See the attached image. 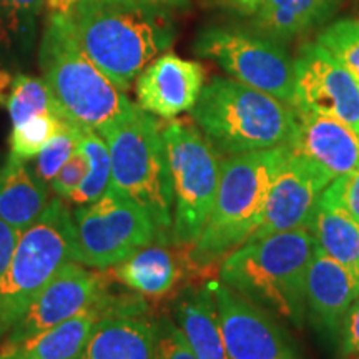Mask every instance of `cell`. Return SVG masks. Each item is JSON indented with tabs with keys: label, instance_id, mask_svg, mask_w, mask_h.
Listing matches in <instances>:
<instances>
[{
	"label": "cell",
	"instance_id": "4dcf8cb0",
	"mask_svg": "<svg viewBox=\"0 0 359 359\" xmlns=\"http://www.w3.org/2000/svg\"><path fill=\"white\" fill-rule=\"evenodd\" d=\"M155 359H196L177 323L170 318L155 321Z\"/></svg>",
	"mask_w": 359,
	"mask_h": 359
},
{
	"label": "cell",
	"instance_id": "74e56055",
	"mask_svg": "<svg viewBox=\"0 0 359 359\" xmlns=\"http://www.w3.org/2000/svg\"><path fill=\"white\" fill-rule=\"evenodd\" d=\"M128 2H137V4H147V6H154L160 8H185L188 6L187 0H128Z\"/></svg>",
	"mask_w": 359,
	"mask_h": 359
},
{
	"label": "cell",
	"instance_id": "ab89813d",
	"mask_svg": "<svg viewBox=\"0 0 359 359\" xmlns=\"http://www.w3.org/2000/svg\"><path fill=\"white\" fill-rule=\"evenodd\" d=\"M0 359H17V348L11 344H0Z\"/></svg>",
	"mask_w": 359,
	"mask_h": 359
},
{
	"label": "cell",
	"instance_id": "5b68a950",
	"mask_svg": "<svg viewBox=\"0 0 359 359\" xmlns=\"http://www.w3.org/2000/svg\"><path fill=\"white\" fill-rule=\"evenodd\" d=\"M98 133L109 145L111 187L150 217L156 241L172 245L173 188L160 122L133 103Z\"/></svg>",
	"mask_w": 359,
	"mask_h": 359
},
{
	"label": "cell",
	"instance_id": "7c38bea8",
	"mask_svg": "<svg viewBox=\"0 0 359 359\" xmlns=\"http://www.w3.org/2000/svg\"><path fill=\"white\" fill-rule=\"evenodd\" d=\"M294 110L331 116L359 133V83L320 43H304L294 58Z\"/></svg>",
	"mask_w": 359,
	"mask_h": 359
},
{
	"label": "cell",
	"instance_id": "60d3db41",
	"mask_svg": "<svg viewBox=\"0 0 359 359\" xmlns=\"http://www.w3.org/2000/svg\"><path fill=\"white\" fill-rule=\"evenodd\" d=\"M353 359H359V353H358V354H354Z\"/></svg>",
	"mask_w": 359,
	"mask_h": 359
},
{
	"label": "cell",
	"instance_id": "484cf974",
	"mask_svg": "<svg viewBox=\"0 0 359 359\" xmlns=\"http://www.w3.org/2000/svg\"><path fill=\"white\" fill-rule=\"evenodd\" d=\"M47 0H0V50L27 52Z\"/></svg>",
	"mask_w": 359,
	"mask_h": 359
},
{
	"label": "cell",
	"instance_id": "7a4b0ae2",
	"mask_svg": "<svg viewBox=\"0 0 359 359\" xmlns=\"http://www.w3.org/2000/svg\"><path fill=\"white\" fill-rule=\"evenodd\" d=\"M314 250L308 230L246 241L219 263V281L278 320L306 321V273Z\"/></svg>",
	"mask_w": 359,
	"mask_h": 359
},
{
	"label": "cell",
	"instance_id": "5bb4252c",
	"mask_svg": "<svg viewBox=\"0 0 359 359\" xmlns=\"http://www.w3.org/2000/svg\"><path fill=\"white\" fill-rule=\"evenodd\" d=\"M333 180L330 172L291 148L268 193L262 222L248 241L275 233L308 230L321 193Z\"/></svg>",
	"mask_w": 359,
	"mask_h": 359
},
{
	"label": "cell",
	"instance_id": "d4e9b609",
	"mask_svg": "<svg viewBox=\"0 0 359 359\" xmlns=\"http://www.w3.org/2000/svg\"><path fill=\"white\" fill-rule=\"evenodd\" d=\"M79 148L87 158V175L69 201L80 206L93 203L109 190L111 185V160L109 145L95 130L79 128Z\"/></svg>",
	"mask_w": 359,
	"mask_h": 359
},
{
	"label": "cell",
	"instance_id": "f1b7e54d",
	"mask_svg": "<svg viewBox=\"0 0 359 359\" xmlns=\"http://www.w3.org/2000/svg\"><path fill=\"white\" fill-rule=\"evenodd\" d=\"M318 43L325 47L359 83V20L333 22L318 35Z\"/></svg>",
	"mask_w": 359,
	"mask_h": 359
},
{
	"label": "cell",
	"instance_id": "2e32d148",
	"mask_svg": "<svg viewBox=\"0 0 359 359\" xmlns=\"http://www.w3.org/2000/svg\"><path fill=\"white\" fill-rule=\"evenodd\" d=\"M205 87V70L198 62L167 53L148 64L135 83L137 102L148 114L175 118L195 107Z\"/></svg>",
	"mask_w": 359,
	"mask_h": 359
},
{
	"label": "cell",
	"instance_id": "6da1fadb",
	"mask_svg": "<svg viewBox=\"0 0 359 359\" xmlns=\"http://www.w3.org/2000/svg\"><path fill=\"white\" fill-rule=\"evenodd\" d=\"M69 17L82 50L122 92L175 37L170 11L128 0H77Z\"/></svg>",
	"mask_w": 359,
	"mask_h": 359
},
{
	"label": "cell",
	"instance_id": "8992f818",
	"mask_svg": "<svg viewBox=\"0 0 359 359\" xmlns=\"http://www.w3.org/2000/svg\"><path fill=\"white\" fill-rule=\"evenodd\" d=\"M39 64L58 114L80 128L98 132L133 105L82 50L69 15L50 13L40 40Z\"/></svg>",
	"mask_w": 359,
	"mask_h": 359
},
{
	"label": "cell",
	"instance_id": "1f68e13d",
	"mask_svg": "<svg viewBox=\"0 0 359 359\" xmlns=\"http://www.w3.org/2000/svg\"><path fill=\"white\" fill-rule=\"evenodd\" d=\"M85 175H87V158H85L83 151L77 147L74 155L67 160V163L60 168V172L55 175V178L48 185H50V190L55 193L58 198L70 200V196L83 182Z\"/></svg>",
	"mask_w": 359,
	"mask_h": 359
},
{
	"label": "cell",
	"instance_id": "ac0fdd59",
	"mask_svg": "<svg viewBox=\"0 0 359 359\" xmlns=\"http://www.w3.org/2000/svg\"><path fill=\"white\" fill-rule=\"evenodd\" d=\"M296 111V132L290 147L308 156L333 178L351 173L359 165V133L331 116Z\"/></svg>",
	"mask_w": 359,
	"mask_h": 359
},
{
	"label": "cell",
	"instance_id": "3957f363",
	"mask_svg": "<svg viewBox=\"0 0 359 359\" xmlns=\"http://www.w3.org/2000/svg\"><path fill=\"white\" fill-rule=\"evenodd\" d=\"M290 151V145H281L222 160L212 213L188 253L193 266L222 263L250 240L262 222L268 193Z\"/></svg>",
	"mask_w": 359,
	"mask_h": 359
},
{
	"label": "cell",
	"instance_id": "d590c367",
	"mask_svg": "<svg viewBox=\"0 0 359 359\" xmlns=\"http://www.w3.org/2000/svg\"><path fill=\"white\" fill-rule=\"evenodd\" d=\"M210 4L215 7H222L228 12L236 13V15L253 17L262 8L264 0H210Z\"/></svg>",
	"mask_w": 359,
	"mask_h": 359
},
{
	"label": "cell",
	"instance_id": "cb8c5ba5",
	"mask_svg": "<svg viewBox=\"0 0 359 359\" xmlns=\"http://www.w3.org/2000/svg\"><path fill=\"white\" fill-rule=\"evenodd\" d=\"M341 0H264L251 17V29L263 37L285 42L333 15Z\"/></svg>",
	"mask_w": 359,
	"mask_h": 359
},
{
	"label": "cell",
	"instance_id": "836d02e7",
	"mask_svg": "<svg viewBox=\"0 0 359 359\" xmlns=\"http://www.w3.org/2000/svg\"><path fill=\"white\" fill-rule=\"evenodd\" d=\"M22 231L8 224L6 219L0 218V276L6 273L8 264L15 253L17 243H19Z\"/></svg>",
	"mask_w": 359,
	"mask_h": 359
},
{
	"label": "cell",
	"instance_id": "4316f807",
	"mask_svg": "<svg viewBox=\"0 0 359 359\" xmlns=\"http://www.w3.org/2000/svg\"><path fill=\"white\" fill-rule=\"evenodd\" d=\"M6 107L12 127L27 122L40 114H58L57 103L43 79L17 75L12 80V90L6 98Z\"/></svg>",
	"mask_w": 359,
	"mask_h": 359
},
{
	"label": "cell",
	"instance_id": "603a6c76",
	"mask_svg": "<svg viewBox=\"0 0 359 359\" xmlns=\"http://www.w3.org/2000/svg\"><path fill=\"white\" fill-rule=\"evenodd\" d=\"M110 273L135 293L150 298L168 294L182 278L177 257L167 243L160 241L143 246L125 262L115 264Z\"/></svg>",
	"mask_w": 359,
	"mask_h": 359
},
{
	"label": "cell",
	"instance_id": "d6a6232c",
	"mask_svg": "<svg viewBox=\"0 0 359 359\" xmlns=\"http://www.w3.org/2000/svg\"><path fill=\"white\" fill-rule=\"evenodd\" d=\"M336 349L341 358H349L359 353V296L344 316Z\"/></svg>",
	"mask_w": 359,
	"mask_h": 359
},
{
	"label": "cell",
	"instance_id": "9c48e42d",
	"mask_svg": "<svg viewBox=\"0 0 359 359\" xmlns=\"http://www.w3.org/2000/svg\"><path fill=\"white\" fill-rule=\"evenodd\" d=\"M193 52L238 82L293 105L294 58L278 40L236 27H208L196 35Z\"/></svg>",
	"mask_w": 359,
	"mask_h": 359
},
{
	"label": "cell",
	"instance_id": "8fae6325",
	"mask_svg": "<svg viewBox=\"0 0 359 359\" xmlns=\"http://www.w3.org/2000/svg\"><path fill=\"white\" fill-rule=\"evenodd\" d=\"M218 306L219 327L230 359H303L276 316L210 280Z\"/></svg>",
	"mask_w": 359,
	"mask_h": 359
},
{
	"label": "cell",
	"instance_id": "7402d4cb",
	"mask_svg": "<svg viewBox=\"0 0 359 359\" xmlns=\"http://www.w3.org/2000/svg\"><path fill=\"white\" fill-rule=\"evenodd\" d=\"M45 183L24 160L8 154L0 167V218L24 231L48 205Z\"/></svg>",
	"mask_w": 359,
	"mask_h": 359
},
{
	"label": "cell",
	"instance_id": "f35d334b",
	"mask_svg": "<svg viewBox=\"0 0 359 359\" xmlns=\"http://www.w3.org/2000/svg\"><path fill=\"white\" fill-rule=\"evenodd\" d=\"M12 85V77L7 74V72L0 70V102L6 103L4 100V92H6V88H8Z\"/></svg>",
	"mask_w": 359,
	"mask_h": 359
},
{
	"label": "cell",
	"instance_id": "ba28073f",
	"mask_svg": "<svg viewBox=\"0 0 359 359\" xmlns=\"http://www.w3.org/2000/svg\"><path fill=\"white\" fill-rule=\"evenodd\" d=\"M173 188L172 245L190 246L198 240L212 213L223 156L195 125H161Z\"/></svg>",
	"mask_w": 359,
	"mask_h": 359
},
{
	"label": "cell",
	"instance_id": "ffe728a7",
	"mask_svg": "<svg viewBox=\"0 0 359 359\" xmlns=\"http://www.w3.org/2000/svg\"><path fill=\"white\" fill-rule=\"evenodd\" d=\"M173 314V321L196 359H230L219 327L217 299L208 281L198 288L183 290L175 302Z\"/></svg>",
	"mask_w": 359,
	"mask_h": 359
},
{
	"label": "cell",
	"instance_id": "4fadbf2b",
	"mask_svg": "<svg viewBox=\"0 0 359 359\" xmlns=\"http://www.w3.org/2000/svg\"><path fill=\"white\" fill-rule=\"evenodd\" d=\"M107 286L109 283L102 269H88L79 262L67 263L27 308L24 316L8 331L2 343L19 346L70 320L100 302L109 293Z\"/></svg>",
	"mask_w": 359,
	"mask_h": 359
},
{
	"label": "cell",
	"instance_id": "e0dca14e",
	"mask_svg": "<svg viewBox=\"0 0 359 359\" xmlns=\"http://www.w3.org/2000/svg\"><path fill=\"white\" fill-rule=\"evenodd\" d=\"M79 359H155V321L143 299L120 298L93 327Z\"/></svg>",
	"mask_w": 359,
	"mask_h": 359
},
{
	"label": "cell",
	"instance_id": "8d00e7d4",
	"mask_svg": "<svg viewBox=\"0 0 359 359\" xmlns=\"http://www.w3.org/2000/svg\"><path fill=\"white\" fill-rule=\"evenodd\" d=\"M77 0H47L48 11L53 15H70Z\"/></svg>",
	"mask_w": 359,
	"mask_h": 359
},
{
	"label": "cell",
	"instance_id": "e575fe53",
	"mask_svg": "<svg viewBox=\"0 0 359 359\" xmlns=\"http://www.w3.org/2000/svg\"><path fill=\"white\" fill-rule=\"evenodd\" d=\"M339 182L343 203L353 215V218L359 222V165L351 173L339 177Z\"/></svg>",
	"mask_w": 359,
	"mask_h": 359
},
{
	"label": "cell",
	"instance_id": "30bf717a",
	"mask_svg": "<svg viewBox=\"0 0 359 359\" xmlns=\"http://www.w3.org/2000/svg\"><path fill=\"white\" fill-rule=\"evenodd\" d=\"M77 262L88 268L110 269L156 241L148 215L110 185L97 201L72 212Z\"/></svg>",
	"mask_w": 359,
	"mask_h": 359
},
{
	"label": "cell",
	"instance_id": "d6986e66",
	"mask_svg": "<svg viewBox=\"0 0 359 359\" xmlns=\"http://www.w3.org/2000/svg\"><path fill=\"white\" fill-rule=\"evenodd\" d=\"M308 231L327 257L359 280V222L343 203L339 178H334L321 193Z\"/></svg>",
	"mask_w": 359,
	"mask_h": 359
},
{
	"label": "cell",
	"instance_id": "9a60e30c",
	"mask_svg": "<svg viewBox=\"0 0 359 359\" xmlns=\"http://www.w3.org/2000/svg\"><path fill=\"white\" fill-rule=\"evenodd\" d=\"M358 296V278L314 241L306 273V320L326 344L338 346L341 325Z\"/></svg>",
	"mask_w": 359,
	"mask_h": 359
},
{
	"label": "cell",
	"instance_id": "52a82bcc",
	"mask_svg": "<svg viewBox=\"0 0 359 359\" xmlns=\"http://www.w3.org/2000/svg\"><path fill=\"white\" fill-rule=\"evenodd\" d=\"M70 262H77L74 218L65 200L55 196L22 231L12 262L0 276V339Z\"/></svg>",
	"mask_w": 359,
	"mask_h": 359
},
{
	"label": "cell",
	"instance_id": "83f0119b",
	"mask_svg": "<svg viewBox=\"0 0 359 359\" xmlns=\"http://www.w3.org/2000/svg\"><path fill=\"white\" fill-rule=\"evenodd\" d=\"M62 116L57 114H40L27 122L12 127L11 132V154L22 160L37 156L43 147L60 128Z\"/></svg>",
	"mask_w": 359,
	"mask_h": 359
},
{
	"label": "cell",
	"instance_id": "44dd1931",
	"mask_svg": "<svg viewBox=\"0 0 359 359\" xmlns=\"http://www.w3.org/2000/svg\"><path fill=\"white\" fill-rule=\"evenodd\" d=\"M118 302L120 298L107 293L92 308L15 346L17 359H79L93 327L107 313L114 311Z\"/></svg>",
	"mask_w": 359,
	"mask_h": 359
},
{
	"label": "cell",
	"instance_id": "277c9868",
	"mask_svg": "<svg viewBox=\"0 0 359 359\" xmlns=\"http://www.w3.org/2000/svg\"><path fill=\"white\" fill-rule=\"evenodd\" d=\"M191 116L223 158L290 145L296 132V111L290 103L235 79H212Z\"/></svg>",
	"mask_w": 359,
	"mask_h": 359
},
{
	"label": "cell",
	"instance_id": "f546056e",
	"mask_svg": "<svg viewBox=\"0 0 359 359\" xmlns=\"http://www.w3.org/2000/svg\"><path fill=\"white\" fill-rule=\"evenodd\" d=\"M79 128L80 127L77 125L67 122L64 118L57 133L37 155L34 172L43 183H50L55 178V175L60 172V168L67 163V160L77 150Z\"/></svg>",
	"mask_w": 359,
	"mask_h": 359
}]
</instances>
